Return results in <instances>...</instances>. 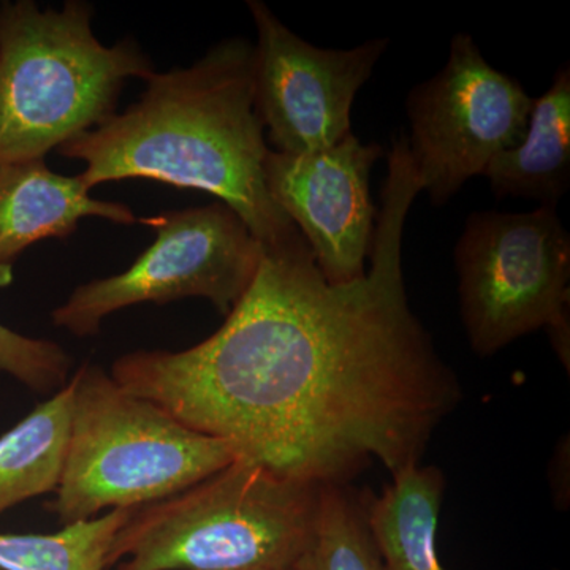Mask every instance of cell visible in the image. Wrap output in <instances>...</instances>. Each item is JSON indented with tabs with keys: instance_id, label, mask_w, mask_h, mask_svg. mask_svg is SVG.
Instances as JSON below:
<instances>
[{
	"instance_id": "obj_1",
	"label": "cell",
	"mask_w": 570,
	"mask_h": 570,
	"mask_svg": "<svg viewBox=\"0 0 570 570\" xmlns=\"http://www.w3.org/2000/svg\"><path fill=\"white\" fill-rule=\"evenodd\" d=\"M420 193L401 135L365 276L330 284L299 232L262 245L253 283L216 333L184 351L122 355L112 379L281 478L332 485L374 461L392 478L419 464L461 401L407 302L401 247Z\"/></svg>"
},
{
	"instance_id": "obj_2",
	"label": "cell",
	"mask_w": 570,
	"mask_h": 570,
	"mask_svg": "<svg viewBox=\"0 0 570 570\" xmlns=\"http://www.w3.org/2000/svg\"><path fill=\"white\" fill-rule=\"evenodd\" d=\"M140 100L58 149L89 189L151 179L213 195L261 245L298 232L265 183L269 148L254 104V45L227 39L189 67L153 71Z\"/></svg>"
},
{
	"instance_id": "obj_3",
	"label": "cell",
	"mask_w": 570,
	"mask_h": 570,
	"mask_svg": "<svg viewBox=\"0 0 570 570\" xmlns=\"http://www.w3.org/2000/svg\"><path fill=\"white\" fill-rule=\"evenodd\" d=\"M92 17L82 0L0 3V165L45 159L115 115L130 78L151 77L140 45L107 47Z\"/></svg>"
},
{
	"instance_id": "obj_4",
	"label": "cell",
	"mask_w": 570,
	"mask_h": 570,
	"mask_svg": "<svg viewBox=\"0 0 570 570\" xmlns=\"http://www.w3.org/2000/svg\"><path fill=\"white\" fill-rule=\"evenodd\" d=\"M322 485L236 460L135 510L112 540L118 570H294L316 531Z\"/></svg>"
},
{
	"instance_id": "obj_5",
	"label": "cell",
	"mask_w": 570,
	"mask_h": 570,
	"mask_svg": "<svg viewBox=\"0 0 570 570\" xmlns=\"http://www.w3.org/2000/svg\"><path fill=\"white\" fill-rule=\"evenodd\" d=\"M71 377L69 442L50 505L62 524L105 509L145 508L239 460L230 444L184 425L102 367L85 363Z\"/></svg>"
},
{
	"instance_id": "obj_6",
	"label": "cell",
	"mask_w": 570,
	"mask_h": 570,
	"mask_svg": "<svg viewBox=\"0 0 570 570\" xmlns=\"http://www.w3.org/2000/svg\"><path fill=\"white\" fill-rule=\"evenodd\" d=\"M455 264L461 318L475 354L494 355L543 328L569 362L570 235L557 209L472 213Z\"/></svg>"
},
{
	"instance_id": "obj_7",
	"label": "cell",
	"mask_w": 570,
	"mask_h": 570,
	"mask_svg": "<svg viewBox=\"0 0 570 570\" xmlns=\"http://www.w3.org/2000/svg\"><path fill=\"white\" fill-rule=\"evenodd\" d=\"M156 239L119 275L78 285L51 313L52 325L77 337L99 333L126 307L205 298L227 317L246 294L264 247L242 217L220 202L141 217Z\"/></svg>"
},
{
	"instance_id": "obj_8",
	"label": "cell",
	"mask_w": 570,
	"mask_h": 570,
	"mask_svg": "<svg viewBox=\"0 0 570 570\" xmlns=\"http://www.w3.org/2000/svg\"><path fill=\"white\" fill-rule=\"evenodd\" d=\"M534 99L491 67L468 33L450 41L448 63L407 97V151L431 204H448L472 176L523 140Z\"/></svg>"
},
{
	"instance_id": "obj_9",
	"label": "cell",
	"mask_w": 570,
	"mask_h": 570,
	"mask_svg": "<svg viewBox=\"0 0 570 570\" xmlns=\"http://www.w3.org/2000/svg\"><path fill=\"white\" fill-rule=\"evenodd\" d=\"M247 7L257 29L255 111L272 151L316 153L352 134V105L387 51L389 40L324 50L292 32L261 0H249Z\"/></svg>"
},
{
	"instance_id": "obj_10",
	"label": "cell",
	"mask_w": 570,
	"mask_h": 570,
	"mask_svg": "<svg viewBox=\"0 0 570 570\" xmlns=\"http://www.w3.org/2000/svg\"><path fill=\"white\" fill-rule=\"evenodd\" d=\"M382 154L379 142L365 145L354 134L316 153L266 154V189L306 239L330 284L366 275L376 228L370 176Z\"/></svg>"
},
{
	"instance_id": "obj_11",
	"label": "cell",
	"mask_w": 570,
	"mask_h": 570,
	"mask_svg": "<svg viewBox=\"0 0 570 570\" xmlns=\"http://www.w3.org/2000/svg\"><path fill=\"white\" fill-rule=\"evenodd\" d=\"M85 217L138 223L132 209L97 200L78 176L52 171L45 159L0 165V288L13 283L18 258L43 239H67Z\"/></svg>"
},
{
	"instance_id": "obj_12",
	"label": "cell",
	"mask_w": 570,
	"mask_h": 570,
	"mask_svg": "<svg viewBox=\"0 0 570 570\" xmlns=\"http://www.w3.org/2000/svg\"><path fill=\"white\" fill-rule=\"evenodd\" d=\"M497 198H528L557 209L570 184V70L554 73L549 91L534 99L517 148L499 154L483 171Z\"/></svg>"
},
{
	"instance_id": "obj_13",
	"label": "cell",
	"mask_w": 570,
	"mask_h": 570,
	"mask_svg": "<svg viewBox=\"0 0 570 570\" xmlns=\"http://www.w3.org/2000/svg\"><path fill=\"white\" fill-rule=\"evenodd\" d=\"M441 469L412 464L381 497L367 498V524L389 570H445L438 553Z\"/></svg>"
},
{
	"instance_id": "obj_14",
	"label": "cell",
	"mask_w": 570,
	"mask_h": 570,
	"mask_svg": "<svg viewBox=\"0 0 570 570\" xmlns=\"http://www.w3.org/2000/svg\"><path fill=\"white\" fill-rule=\"evenodd\" d=\"M75 382L39 404L0 436V517L7 510L56 493L69 442Z\"/></svg>"
},
{
	"instance_id": "obj_15",
	"label": "cell",
	"mask_w": 570,
	"mask_h": 570,
	"mask_svg": "<svg viewBox=\"0 0 570 570\" xmlns=\"http://www.w3.org/2000/svg\"><path fill=\"white\" fill-rule=\"evenodd\" d=\"M135 510H110L55 534L0 532V570H108L112 540Z\"/></svg>"
},
{
	"instance_id": "obj_16",
	"label": "cell",
	"mask_w": 570,
	"mask_h": 570,
	"mask_svg": "<svg viewBox=\"0 0 570 570\" xmlns=\"http://www.w3.org/2000/svg\"><path fill=\"white\" fill-rule=\"evenodd\" d=\"M294 570H389L367 524V498L348 483L322 485L316 531Z\"/></svg>"
},
{
	"instance_id": "obj_17",
	"label": "cell",
	"mask_w": 570,
	"mask_h": 570,
	"mask_svg": "<svg viewBox=\"0 0 570 570\" xmlns=\"http://www.w3.org/2000/svg\"><path fill=\"white\" fill-rule=\"evenodd\" d=\"M71 356L59 344L0 324V371L37 393L59 392L69 382Z\"/></svg>"
}]
</instances>
